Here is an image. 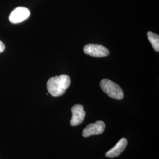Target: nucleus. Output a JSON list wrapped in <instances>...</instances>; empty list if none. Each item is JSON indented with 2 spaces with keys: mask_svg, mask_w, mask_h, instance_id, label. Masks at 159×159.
<instances>
[{
  "mask_svg": "<svg viewBox=\"0 0 159 159\" xmlns=\"http://www.w3.org/2000/svg\"><path fill=\"white\" fill-rule=\"evenodd\" d=\"M70 77L62 74L51 77L47 83V89L52 96L59 97L63 95L70 85Z\"/></svg>",
  "mask_w": 159,
  "mask_h": 159,
  "instance_id": "f257e3e1",
  "label": "nucleus"
},
{
  "mask_svg": "<svg viewBox=\"0 0 159 159\" xmlns=\"http://www.w3.org/2000/svg\"><path fill=\"white\" fill-rule=\"evenodd\" d=\"M100 84L102 91L111 98L116 100L123 98L124 94L121 88L111 80L102 79Z\"/></svg>",
  "mask_w": 159,
  "mask_h": 159,
  "instance_id": "f03ea898",
  "label": "nucleus"
},
{
  "mask_svg": "<svg viewBox=\"0 0 159 159\" xmlns=\"http://www.w3.org/2000/svg\"><path fill=\"white\" fill-rule=\"evenodd\" d=\"M30 16V11L28 8L23 7H18L15 8L9 16L10 21L14 24L22 23L27 20Z\"/></svg>",
  "mask_w": 159,
  "mask_h": 159,
  "instance_id": "7ed1b4c3",
  "label": "nucleus"
},
{
  "mask_svg": "<svg viewBox=\"0 0 159 159\" xmlns=\"http://www.w3.org/2000/svg\"><path fill=\"white\" fill-rule=\"evenodd\" d=\"M83 50L85 54L93 57H106L109 54V51L106 47L98 44H87L84 46Z\"/></svg>",
  "mask_w": 159,
  "mask_h": 159,
  "instance_id": "20e7f679",
  "label": "nucleus"
},
{
  "mask_svg": "<svg viewBox=\"0 0 159 159\" xmlns=\"http://www.w3.org/2000/svg\"><path fill=\"white\" fill-rule=\"evenodd\" d=\"M106 128L105 123L102 121H97L95 123L87 125L83 131V136L84 137L100 134L104 132Z\"/></svg>",
  "mask_w": 159,
  "mask_h": 159,
  "instance_id": "39448f33",
  "label": "nucleus"
},
{
  "mask_svg": "<svg viewBox=\"0 0 159 159\" xmlns=\"http://www.w3.org/2000/svg\"><path fill=\"white\" fill-rule=\"evenodd\" d=\"M72 118L70 125L72 126H77L83 123L85 116L84 107L81 104H75L71 108Z\"/></svg>",
  "mask_w": 159,
  "mask_h": 159,
  "instance_id": "423d86ee",
  "label": "nucleus"
},
{
  "mask_svg": "<svg viewBox=\"0 0 159 159\" xmlns=\"http://www.w3.org/2000/svg\"><path fill=\"white\" fill-rule=\"evenodd\" d=\"M127 145V140L125 138L120 140L113 148L106 153V156L109 158H113L119 156L125 150Z\"/></svg>",
  "mask_w": 159,
  "mask_h": 159,
  "instance_id": "0eeeda50",
  "label": "nucleus"
},
{
  "mask_svg": "<svg viewBox=\"0 0 159 159\" xmlns=\"http://www.w3.org/2000/svg\"><path fill=\"white\" fill-rule=\"evenodd\" d=\"M148 39L151 43L152 46H153L155 51L159 52V35L155 34L151 31L148 33Z\"/></svg>",
  "mask_w": 159,
  "mask_h": 159,
  "instance_id": "6e6552de",
  "label": "nucleus"
},
{
  "mask_svg": "<svg viewBox=\"0 0 159 159\" xmlns=\"http://www.w3.org/2000/svg\"><path fill=\"white\" fill-rule=\"evenodd\" d=\"M5 48H6V47H5L4 44L0 40V53L2 52L3 51H4Z\"/></svg>",
  "mask_w": 159,
  "mask_h": 159,
  "instance_id": "1a4fd4ad",
  "label": "nucleus"
}]
</instances>
